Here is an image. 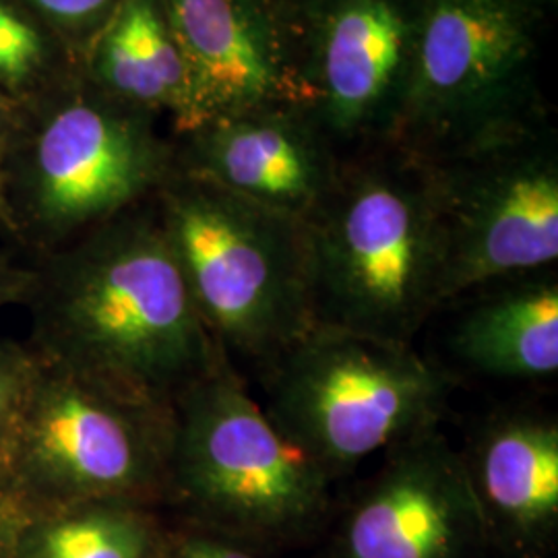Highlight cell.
I'll list each match as a JSON object with an SVG mask.
<instances>
[{
  "mask_svg": "<svg viewBox=\"0 0 558 558\" xmlns=\"http://www.w3.org/2000/svg\"><path fill=\"white\" fill-rule=\"evenodd\" d=\"M44 366L168 405L228 362L201 319L160 218L122 214L41 269L23 304Z\"/></svg>",
  "mask_w": 558,
  "mask_h": 558,
  "instance_id": "6da1fadb",
  "label": "cell"
},
{
  "mask_svg": "<svg viewBox=\"0 0 558 558\" xmlns=\"http://www.w3.org/2000/svg\"><path fill=\"white\" fill-rule=\"evenodd\" d=\"M333 482L279 433L230 362L172 403L166 500L186 527L269 555L319 532Z\"/></svg>",
  "mask_w": 558,
  "mask_h": 558,
  "instance_id": "7a4b0ae2",
  "label": "cell"
},
{
  "mask_svg": "<svg viewBox=\"0 0 558 558\" xmlns=\"http://www.w3.org/2000/svg\"><path fill=\"white\" fill-rule=\"evenodd\" d=\"M306 232L315 325L414 345L442 306L426 161L339 172Z\"/></svg>",
  "mask_w": 558,
  "mask_h": 558,
  "instance_id": "3957f363",
  "label": "cell"
},
{
  "mask_svg": "<svg viewBox=\"0 0 558 558\" xmlns=\"http://www.w3.org/2000/svg\"><path fill=\"white\" fill-rule=\"evenodd\" d=\"M160 221L232 366L244 360L260 371L315 327L306 221L193 172L166 182Z\"/></svg>",
  "mask_w": 558,
  "mask_h": 558,
  "instance_id": "277c9868",
  "label": "cell"
},
{
  "mask_svg": "<svg viewBox=\"0 0 558 558\" xmlns=\"http://www.w3.org/2000/svg\"><path fill=\"white\" fill-rule=\"evenodd\" d=\"M259 373L267 418L333 480L437 428L451 393V379L414 345L323 325Z\"/></svg>",
  "mask_w": 558,
  "mask_h": 558,
  "instance_id": "5b68a950",
  "label": "cell"
},
{
  "mask_svg": "<svg viewBox=\"0 0 558 558\" xmlns=\"http://www.w3.org/2000/svg\"><path fill=\"white\" fill-rule=\"evenodd\" d=\"M41 364V362H40ZM172 408L41 364L0 472L32 515L92 500H166Z\"/></svg>",
  "mask_w": 558,
  "mask_h": 558,
  "instance_id": "8992f818",
  "label": "cell"
},
{
  "mask_svg": "<svg viewBox=\"0 0 558 558\" xmlns=\"http://www.w3.org/2000/svg\"><path fill=\"white\" fill-rule=\"evenodd\" d=\"M424 161L439 228L442 306L500 279L555 267V151L499 135Z\"/></svg>",
  "mask_w": 558,
  "mask_h": 558,
  "instance_id": "52a82bcc",
  "label": "cell"
},
{
  "mask_svg": "<svg viewBox=\"0 0 558 558\" xmlns=\"http://www.w3.org/2000/svg\"><path fill=\"white\" fill-rule=\"evenodd\" d=\"M459 451L439 426L385 451L339 518L329 558H490Z\"/></svg>",
  "mask_w": 558,
  "mask_h": 558,
  "instance_id": "ba28073f",
  "label": "cell"
},
{
  "mask_svg": "<svg viewBox=\"0 0 558 558\" xmlns=\"http://www.w3.org/2000/svg\"><path fill=\"white\" fill-rule=\"evenodd\" d=\"M530 52V21L518 0H426L403 98L418 122L470 141L480 117L515 87Z\"/></svg>",
  "mask_w": 558,
  "mask_h": 558,
  "instance_id": "9c48e42d",
  "label": "cell"
},
{
  "mask_svg": "<svg viewBox=\"0 0 558 558\" xmlns=\"http://www.w3.org/2000/svg\"><path fill=\"white\" fill-rule=\"evenodd\" d=\"M163 182L160 154L140 126L77 104L41 131L23 205L44 239L64 240L126 214Z\"/></svg>",
  "mask_w": 558,
  "mask_h": 558,
  "instance_id": "30bf717a",
  "label": "cell"
},
{
  "mask_svg": "<svg viewBox=\"0 0 558 558\" xmlns=\"http://www.w3.org/2000/svg\"><path fill=\"white\" fill-rule=\"evenodd\" d=\"M493 553L548 558L558 539V420L538 408H500L458 449Z\"/></svg>",
  "mask_w": 558,
  "mask_h": 558,
  "instance_id": "8fae6325",
  "label": "cell"
},
{
  "mask_svg": "<svg viewBox=\"0 0 558 558\" xmlns=\"http://www.w3.org/2000/svg\"><path fill=\"white\" fill-rule=\"evenodd\" d=\"M186 62L193 129L259 114L283 83L278 41L255 0H166Z\"/></svg>",
  "mask_w": 558,
  "mask_h": 558,
  "instance_id": "7c38bea8",
  "label": "cell"
},
{
  "mask_svg": "<svg viewBox=\"0 0 558 558\" xmlns=\"http://www.w3.org/2000/svg\"><path fill=\"white\" fill-rule=\"evenodd\" d=\"M203 131L189 172L281 214L308 220L338 182L319 141L292 120L248 114Z\"/></svg>",
  "mask_w": 558,
  "mask_h": 558,
  "instance_id": "4fadbf2b",
  "label": "cell"
},
{
  "mask_svg": "<svg viewBox=\"0 0 558 558\" xmlns=\"http://www.w3.org/2000/svg\"><path fill=\"white\" fill-rule=\"evenodd\" d=\"M414 25L398 0H338L329 9L320 27L319 85L333 129H364L405 96Z\"/></svg>",
  "mask_w": 558,
  "mask_h": 558,
  "instance_id": "5bb4252c",
  "label": "cell"
},
{
  "mask_svg": "<svg viewBox=\"0 0 558 558\" xmlns=\"http://www.w3.org/2000/svg\"><path fill=\"white\" fill-rule=\"evenodd\" d=\"M459 317L451 352L493 379H548L558 373V279L550 269L482 286Z\"/></svg>",
  "mask_w": 558,
  "mask_h": 558,
  "instance_id": "9a60e30c",
  "label": "cell"
},
{
  "mask_svg": "<svg viewBox=\"0 0 558 558\" xmlns=\"http://www.w3.org/2000/svg\"><path fill=\"white\" fill-rule=\"evenodd\" d=\"M101 77L119 94L179 110L193 129L191 77L179 44L154 0H126L100 48Z\"/></svg>",
  "mask_w": 558,
  "mask_h": 558,
  "instance_id": "2e32d148",
  "label": "cell"
},
{
  "mask_svg": "<svg viewBox=\"0 0 558 558\" xmlns=\"http://www.w3.org/2000/svg\"><path fill=\"white\" fill-rule=\"evenodd\" d=\"M168 536L149 505L92 500L29 519L17 558H163Z\"/></svg>",
  "mask_w": 558,
  "mask_h": 558,
  "instance_id": "e0dca14e",
  "label": "cell"
},
{
  "mask_svg": "<svg viewBox=\"0 0 558 558\" xmlns=\"http://www.w3.org/2000/svg\"><path fill=\"white\" fill-rule=\"evenodd\" d=\"M40 368V360L25 341L0 339V459Z\"/></svg>",
  "mask_w": 558,
  "mask_h": 558,
  "instance_id": "ac0fdd59",
  "label": "cell"
},
{
  "mask_svg": "<svg viewBox=\"0 0 558 558\" xmlns=\"http://www.w3.org/2000/svg\"><path fill=\"white\" fill-rule=\"evenodd\" d=\"M38 34L0 4V75L21 80L40 60Z\"/></svg>",
  "mask_w": 558,
  "mask_h": 558,
  "instance_id": "d6986e66",
  "label": "cell"
},
{
  "mask_svg": "<svg viewBox=\"0 0 558 558\" xmlns=\"http://www.w3.org/2000/svg\"><path fill=\"white\" fill-rule=\"evenodd\" d=\"M163 558H269L244 544L207 534L195 527H184L179 534L168 536Z\"/></svg>",
  "mask_w": 558,
  "mask_h": 558,
  "instance_id": "ffe728a7",
  "label": "cell"
},
{
  "mask_svg": "<svg viewBox=\"0 0 558 558\" xmlns=\"http://www.w3.org/2000/svg\"><path fill=\"white\" fill-rule=\"evenodd\" d=\"M32 518V511L0 472V558H17L23 530Z\"/></svg>",
  "mask_w": 558,
  "mask_h": 558,
  "instance_id": "44dd1931",
  "label": "cell"
},
{
  "mask_svg": "<svg viewBox=\"0 0 558 558\" xmlns=\"http://www.w3.org/2000/svg\"><path fill=\"white\" fill-rule=\"evenodd\" d=\"M34 283V269L13 267L0 259V311L13 304H25Z\"/></svg>",
  "mask_w": 558,
  "mask_h": 558,
  "instance_id": "7402d4cb",
  "label": "cell"
},
{
  "mask_svg": "<svg viewBox=\"0 0 558 558\" xmlns=\"http://www.w3.org/2000/svg\"><path fill=\"white\" fill-rule=\"evenodd\" d=\"M36 2L57 20L81 21L96 15L110 0H36Z\"/></svg>",
  "mask_w": 558,
  "mask_h": 558,
  "instance_id": "603a6c76",
  "label": "cell"
},
{
  "mask_svg": "<svg viewBox=\"0 0 558 558\" xmlns=\"http://www.w3.org/2000/svg\"><path fill=\"white\" fill-rule=\"evenodd\" d=\"M4 209H7V195H4V179L0 174V218L4 216Z\"/></svg>",
  "mask_w": 558,
  "mask_h": 558,
  "instance_id": "cb8c5ba5",
  "label": "cell"
}]
</instances>
